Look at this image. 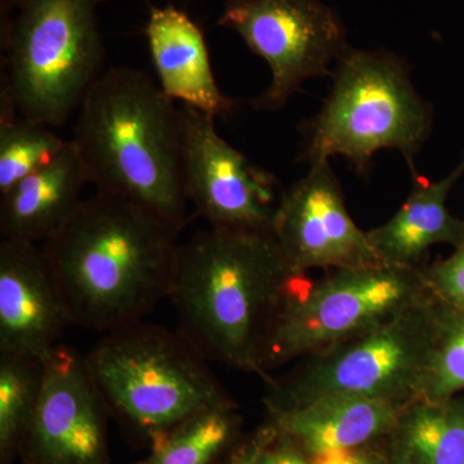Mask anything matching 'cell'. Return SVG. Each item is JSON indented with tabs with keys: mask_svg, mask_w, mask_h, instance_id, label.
<instances>
[{
	"mask_svg": "<svg viewBox=\"0 0 464 464\" xmlns=\"http://www.w3.org/2000/svg\"><path fill=\"white\" fill-rule=\"evenodd\" d=\"M237 427L231 400L208 406L155 439L141 464H212L231 444Z\"/></svg>",
	"mask_w": 464,
	"mask_h": 464,
	"instance_id": "cell-19",
	"label": "cell"
},
{
	"mask_svg": "<svg viewBox=\"0 0 464 464\" xmlns=\"http://www.w3.org/2000/svg\"><path fill=\"white\" fill-rule=\"evenodd\" d=\"M87 183L83 160L69 141L47 166L0 195L2 239L42 246L74 217Z\"/></svg>",
	"mask_w": 464,
	"mask_h": 464,
	"instance_id": "cell-16",
	"label": "cell"
},
{
	"mask_svg": "<svg viewBox=\"0 0 464 464\" xmlns=\"http://www.w3.org/2000/svg\"><path fill=\"white\" fill-rule=\"evenodd\" d=\"M314 464H382L372 454L360 449H346V450L328 451L313 457Z\"/></svg>",
	"mask_w": 464,
	"mask_h": 464,
	"instance_id": "cell-25",
	"label": "cell"
},
{
	"mask_svg": "<svg viewBox=\"0 0 464 464\" xmlns=\"http://www.w3.org/2000/svg\"><path fill=\"white\" fill-rule=\"evenodd\" d=\"M259 460L261 464H314L313 458L273 426L261 433Z\"/></svg>",
	"mask_w": 464,
	"mask_h": 464,
	"instance_id": "cell-24",
	"label": "cell"
},
{
	"mask_svg": "<svg viewBox=\"0 0 464 464\" xmlns=\"http://www.w3.org/2000/svg\"><path fill=\"white\" fill-rule=\"evenodd\" d=\"M390 464H400V463H399V462H396V460H395V459H393V458H392V457H391V462H390Z\"/></svg>",
	"mask_w": 464,
	"mask_h": 464,
	"instance_id": "cell-28",
	"label": "cell"
},
{
	"mask_svg": "<svg viewBox=\"0 0 464 464\" xmlns=\"http://www.w3.org/2000/svg\"><path fill=\"white\" fill-rule=\"evenodd\" d=\"M72 141L96 192L185 227L179 111L145 72H103L78 109Z\"/></svg>",
	"mask_w": 464,
	"mask_h": 464,
	"instance_id": "cell-3",
	"label": "cell"
},
{
	"mask_svg": "<svg viewBox=\"0 0 464 464\" xmlns=\"http://www.w3.org/2000/svg\"><path fill=\"white\" fill-rule=\"evenodd\" d=\"M295 276L266 338L259 377L356 337L431 295L420 270L384 264L332 270L298 289Z\"/></svg>",
	"mask_w": 464,
	"mask_h": 464,
	"instance_id": "cell-7",
	"label": "cell"
},
{
	"mask_svg": "<svg viewBox=\"0 0 464 464\" xmlns=\"http://www.w3.org/2000/svg\"><path fill=\"white\" fill-rule=\"evenodd\" d=\"M181 230L96 192L42 244L72 325L102 333L142 322L168 298Z\"/></svg>",
	"mask_w": 464,
	"mask_h": 464,
	"instance_id": "cell-1",
	"label": "cell"
},
{
	"mask_svg": "<svg viewBox=\"0 0 464 464\" xmlns=\"http://www.w3.org/2000/svg\"><path fill=\"white\" fill-rule=\"evenodd\" d=\"M84 360L106 408L154 439L230 400L181 333L152 324L106 333Z\"/></svg>",
	"mask_w": 464,
	"mask_h": 464,
	"instance_id": "cell-6",
	"label": "cell"
},
{
	"mask_svg": "<svg viewBox=\"0 0 464 464\" xmlns=\"http://www.w3.org/2000/svg\"><path fill=\"white\" fill-rule=\"evenodd\" d=\"M99 2H100V3H101V2H106V0H99Z\"/></svg>",
	"mask_w": 464,
	"mask_h": 464,
	"instance_id": "cell-29",
	"label": "cell"
},
{
	"mask_svg": "<svg viewBox=\"0 0 464 464\" xmlns=\"http://www.w3.org/2000/svg\"><path fill=\"white\" fill-rule=\"evenodd\" d=\"M273 237L289 270L304 276L314 268L380 265L368 234L348 212L329 160L308 164L306 176L283 191Z\"/></svg>",
	"mask_w": 464,
	"mask_h": 464,
	"instance_id": "cell-11",
	"label": "cell"
},
{
	"mask_svg": "<svg viewBox=\"0 0 464 464\" xmlns=\"http://www.w3.org/2000/svg\"><path fill=\"white\" fill-rule=\"evenodd\" d=\"M402 408L356 395H326L297 405L267 406L271 426L311 458L360 449L390 436Z\"/></svg>",
	"mask_w": 464,
	"mask_h": 464,
	"instance_id": "cell-15",
	"label": "cell"
},
{
	"mask_svg": "<svg viewBox=\"0 0 464 464\" xmlns=\"http://www.w3.org/2000/svg\"><path fill=\"white\" fill-rule=\"evenodd\" d=\"M463 393L464 311L436 299L435 341L420 399L439 401Z\"/></svg>",
	"mask_w": 464,
	"mask_h": 464,
	"instance_id": "cell-22",
	"label": "cell"
},
{
	"mask_svg": "<svg viewBox=\"0 0 464 464\" xmlns=\"http://www.w3.org/2000/svg\"><path fill=\"white\" fill-rule=\"evenodd\" d=\"M44 362L0 353V450L8 459L25 445L43 384Z\"/></svg>",
	"mask_w": 464,
	"mask_h": 464,
	"instance_id": "cell-20",
	"label": "cell"
},
{
	"mask_svg": "<svg viewBox=\"0 0 464 464\" xmlns=\"http://www.w3.org/2000/svg\"><path fill=\"white\" fill-rule=\"evenodd\" d=\"M447 258L420 267L430 293L449 306L464 311V232Z\"/></svg>",
	"mask_w": 464,
	"mask_h": 464,
	"instance_id": "cell-23",
	"label": "cell"
},
{
	"mask_svg": "<svg viewBox=\"0 0 464 464\" xmlns=\"http://www.w3.org/2000/svg\"><path fill=\"white\" fill-rule=\"evenodd\" d=\"M319 114L304 125L301 160L343 157L366 173L375 152L398 150L411 173L433 124L432 106L415 91L408 66L389 51L348 47Z\"/></svg>",
	"mask_w": 464,
	"mask_h": 464,
	"instance_id": "cell-4",
	"label": "cell"
},
{
	"mask_svg": "<svg viewBox=\"0 0 464 464\" xmlns=\"http://www.w3.org/2000/svg\"><path fill=\"white\" fill-rule=\"evenodd\" d=\"M146 36L159 87L170 100L213 118L231 112L234 101L217 84L203 30L185 11L151 8Z\"/></svg>",
	"mask_w": 464,
	"mask_h": 464,
	"instance_id": "cell-14",
	"label": "cell"
},
{
	"mask_svg": "<svg viewBox=\"0 0 464 464\" xmlns=\"http://www.w3.org/2000/svg\"><path fill=\"white\" fill-rule=\"evenodd\" d=\"M464 174V159L440 181L413 173V188L386 224L366 231L382 264L420 270L430 249L438 244L457 246L464 218L451 215L448 197Z\"/></svg>",
	"mask_w": 464,
	"mask_h": 464,
	"instance_id": "cell-17",
	"label": "cell"
},
{
	"mask_svg": "<svg viewBox=\"0 0 464 464\" xmlns=\"http://www.w3.org/2000/svg\"><path fill=\"white\" fill-rule=\"evenodd\" d=\"M390 436L391 457L400 464H464V396L415 400Z\"/></svg>",
	"mask_w": 464,
	"mask_h": 464,
	"instance_id": "cell-18",
	"label": "cell"
},
{
	"mask_svg": "<svg viewBox=\"0 0 464 464\" xmlns=\"http://www.w3.org/2000/svg\"><path fill=\"white\" fill-rule=\"evenodd\" d=\"M181 160L186 197L210 227L273 235L283 191L273 173L222 139L213 116L182 105Z\"/></svg>",
	"mask_w": 464,
	"mask_h": 464,
	"instance_id": "cell-10",
	"label": "cell"
},
{
	"mask_svg": "<svg viewBox=\"0 0 464 464\" xmlns=\"http://www.w3.org/2000/svg\"><path fill=\"white\" fill-rule=\"evenodd\" d=\"M72 325L39 244L0 243V353L44 362Z\"/></svg>",
	"mask_w": 464,
	"mask_h": 464,
	"instance_id": "cell-13",
	"label": "cell"
},
{
	"mask_svg": "<svg viewBox=\"0 0 464 464\" xmlns=\"http://www.w3.org/2000/svg\"><path fill=\"white\" fill-rule=\"evenodd\" d=\"M23 0H0V32L11 23V18Z\"/></svg>",
	"mask_w": 464,
	"mask_h": 464,
	"instance_id": "cell-27",
	"label": "cell"
},
{
	"mask_svg": "<svg viewBox=\"0 0 464 464\" xmlns=\"http://www.w3.org/2000/svg\"><path fill=\"white\" fill-rule=\"evenodd\" d=\"M295 276L273 235L209 227L179 244L168 299L179 332L204 359L258 374Z\"/></svg>",
	"mask_w": 464,
	"mask_h": 464,
	"instance_id": "cell-2",
	"label": "cell"
},
{
	"mask_svg": "<svg viewBox=\"0 0 464 464\" xmlns=\"http://www.w3.org/2000/svg\"><path fill=\"white\" fill-rule=\"evenodd\" d=\"M67 142L50 125L0 109V195L47 166Z\"/></svg>",
	"mask_w": 464,
	"mask_h": 464,
	"instance_id": "cell-21",
	"label": "cell"
},
{
	"mask_svg": "<svg viewBox=\"0 0 464 464\" xmlns=\"http://www.w3.org/2000/svg\"><path fill=\"white\" fill-rule=\"evenodd\" d=\"M261 433L246 444L240 445L237 450L232 451L226 464H261Z\"/></svg>",
	"mask_w": 464,
	"mask_h": 464,
	"instance_id": "cell-26",
	"label": "cell"
},
{
	"mask_svg": "<svg viewBox=\"0 0 464 464\" xmlns=\"http://www.w3.org/2000/svg\"><path fill=\"white\" fill-rule=\"evenodd\" d=\"M99 0H23L0 32V109L50 127L65 124L102 74Z\"/></svg>",
	"mask_w": 464,
	"mask_h": 464,
	"instance_id": "cell-5",
	"label": "cell"
},
{
	"mask_svg": "<svg viewBox=\"0 0 464 464\" xmlns=\"http://www.w3.org/2000/svg\"><path fill=\"white\" fill-rule=\"evenodd\" d=\"M105 401L74 348L44 360L41 398L23 450L26 464H108Z\"/></svg>",
	"mask_w": 464,
	"mask_h": 464,
	"instance_id": "cell-12",
	"label": "cell"
},
{
	"mask_svg": "<svg viewBox=\"0 0 464 464\" xmlns=\"http://www.w3.org/2000/svg\"><path fill=\"white\" fill-rule=\"evenodd\" d=\"M436 334L433 295L271 380L266 406L356 395L406 406L420 399Z\"/></svg>",
	"mask_w": 464,
	"mask_h": 464,
	"instance_id": "cell-8",
	"label": "cell"
},
{
	"mask_svg": "<svg viewBox=\"0 0 464 464\" xmlns=\"http://www.w3.org/2000/svg\"><path fill=\"white\" fill-rule=\"evenodd\" d=\"M219 25L239 34L270 67L253 106L277 111L307 79L331 75L348 50L346 27L322 0H225Z\"/></svg>",
	"mask_w": 464,
	"mask_h": 464,
	"instance_id": "cell-9",
	"label": "cell"
}]
</instances>
